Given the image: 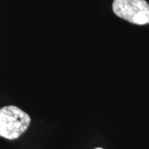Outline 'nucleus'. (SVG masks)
<instances>
[{
  "label": "nucleus",
  "mask_w": 149,
  "mask_h": 149,
  "mask_svg": "<svg viewBox=\"0 0 149 149\" xmlns=\"http://www.w3.org/2000/svg\"><path fill=\"white\" fill-rule=\"evenodd\" d=\"M31 118L26 112L14 105L0 109V137L8 140L18 139L26 132Z\"/></svg>",
  "instance_id": "nucleus-1"
},
{
  "label": "nucleus",
  "mask_w": 149,
  "mask_h": 149,
  "mask_svg": "<svg viewBox=\"0 0 149 149\" xmlns=\"http://www.w3.org/2000/svg\"><path fill=\"white\" fill-rule=\"evenodd\" d=\"M114 14L137 25H145L149 22V4L145 0H114Z\"/></svg>",
  "instance_id": "nucleus-2"
},
{
  "label": "nucleus",
  "mask_w": 149,
  "mask_h": 149,
  "mask_svg": "<svg viewBox=\"0 0 149 149\" xmlns=\"http://www.w3.org/2000/svg\"><path fill=\"white\" fill-rule=\"evenodd\" d=\"M95 149H103V148H95Z\"/></svg>",
  "instance_id": "nucleus-3"
}]
</instances>
